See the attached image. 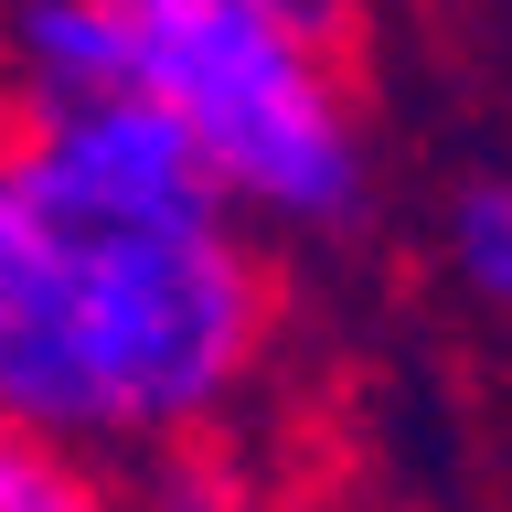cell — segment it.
Here are the masks:
<instances>
[{"label":"cell","mask_w":512,"mask_h":512,"mask_svg":"<svg viewBox=\"0 0 512 512\" xmlns=\"http://www.w3.org/2000/svg\"><path fill=\"white\" fill-rule=\"evenodd\" d=\"M278 246L128 96L0 118V427L160 470L214 459L278 363Z\"/></svg>","instance_id":"1"},{"label":"cell","mask_w":512,"mask_h":512,"mask_svg":"<svg viewBox=\"0 0 512 512\" xmlns=\"http://www.w3.org/2000/svg\"><path fill=\"white\" fill-rule=\"evenodd\" d=\"M118 96L267 246H331L374 214V128L342 43L267 0H118Z\"/></svg>","instance_id":"2"},{"label":"cell","mask_w":512,"mask_h":512,"mask_svg":"<svg viewBox=\"0 0 512 512\" xmlns=\"http://www.w3.org/2000/svg\"><path fill=\"white\" fill-rule=\"evenodd\" d=\"M118 96V0H0V118Z\"/></svg>","instance_id":"3"},{"label":"cell","mask_w":512,"mask_h":512,"mask_svg":"<svg viewBox=\"0 0 512 512\" xmlns=\"http://www.w3.org/2000/svg\"><path fill=\"white\" fill-rule=\"evenodd\" d=\"M438 256H448V278L470 288V310L502 320V299H512V182L491 171V160L448 182V203H438Z\"/></svg>","instance_id":"4"},{"label":"cell","mask_w":512,"mask_h":512,"mask_svg":"<svg viewBox=\"0 0 512 512\" xmlns=\"http://www.w3.org/2000/svg\"><path fill=\"white\" fill-rule=\"evenodd\" d=\"M0 512H139V502H128L118 470L64 459V448L22 438V427H0Z\"/></svg>","instance_id":"5"},{"label":"cell","mask_w":512,"mask_h":512,"mask_svg":"<svg viewBox=\"0 0 512 512\" xmlns=\"http://www.w3.org/2000/svg\"><path fill=\"white\" fill-rule=\"evenodd\" d=\"M278 22H299V32H320V43H352V22H363V0H267Z\"/></svg>","instance_id":"6"}]
</instances>
